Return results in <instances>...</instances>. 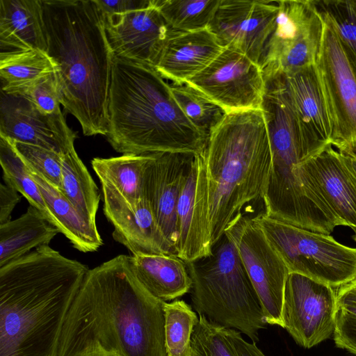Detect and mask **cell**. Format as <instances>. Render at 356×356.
<instances>
[{"label": "cell", "instance_id": "obj_1", "mask_svg": "<svg viewBox=\"0 0 356 356\" xmlns=\"http://www.w3.org/2000/svg\"><path fill=\"white\" fill-rule=\"evenodd\" d=\"M165 302L139 282L130 256L115 257L86 273L63 325L61 350L65 356H168Z\"/></svg>", "mask_w": 356, "mask_h": 356}, {"label": "cell", "instance_id": "obj_2", "mask_svg": "<svg viewBox=\"0 0 356 356\" xmlns=\"http://www.w3.org/2000/svg\"><path fill=\"white\" fill-rule=\"evenodd\" d=\"M272 162L261 109L229 113L197 155L196 230L213 248L249 203L262 199Z\"/></svg>", "mask_w": 356, "mask_h": 356}, {"label": "cell", "instance_id": "obj_3", "mask_svg": "<svg viewBox=\"0 0 356 356\" xmlns=\"http://www.w3.org/2000/svg\"><path fill=\"white\" fill-rule=\"evenodd\" d=\"M49 245L0 268V356H57L71 305L88 271Z\"/></svg>", "mask_w": 356, "mask_h": 356}, {"label": "cell", "instance_id": "obj_4", "mask_svg": "<svg viewBox=\"0 0 356 356\" xmlns=\"http://www.w3.org/2000/svg\"><path fill=\"white\" fill-rule=\"evenodd\" d=\"M46 52L56 67L60 104L87 136L108 131L113 54L94 0H41Z\"/></svg>", "mask_w": 356, "mask_h": 356}, {"label": "cell", "instance_id": "obj_5", "mask_svg": "<svg viewBox=\"0 0 356 356\" xmlns=\"http://www.w3.org/2000/svg\"><path fill=\"white\" fill-rule=\"evenodd\" d=\"M106 136L123 154L201 153L207 143L154 67L114 56Z\"/></svg>", "mask_w": 356, "mask_h": 356}, {"label": "cell", "instance_id": "obj_6", "mask_svg": "<svg viewBox=\"0 0 356 356\" xmlns=\"http://www.w3.org/2000/svg\"><path fill=\"white\" fill-rule=\"evenodd\" d=\"M186 263L192 280L191 301L198 315L258 341L267 325L262 305L227 237L218 241L210 256Z\"/></svg>", "mask_w": 356, "mask_h": 356}, {"label": "cell", "instance_id": "obj_7", "mask_svg": "<svg viewBox=\"0 0 356 356\" xmlns=\"http://www.w3.org/2000/svg\"><path fill=\"white\" fill-rule=\"evenodd\" d=\"M253 218L290 273L333 288L356 280V248L343 245L330 234L304 229L264 213Z\"/></svg>", "mask_w": 356, "mask_h": 356}, {"label": "cell", "instance_id": "obj_8", "mask_svg": "<svg viewBox=\"0 0 356 356\" xmlns=\"http://www.w3.org/2000/svg\"><path fill=\"white\" fill-rule=\"evenodd\" d=\"M275 26L259 62L265 81L316 64L323 21L313 0H279Z\"/></svg>", "mask_w": 356, "mask_h": 356}, {"label": "cell", "instance_id": "obj_9", "mask_svg": "<svg viewBox=\"0 0 356 356\" xmlns=\"http://www.w3.org/2000/svg\"><path fill=\"white\" fill-rule=\"evenodd\" d=\"M224 235L240 257L259 298L267 324L283 328L284 287L290 273L286 265L253 217L239 214Z\"/></svg>", "mask_w": 356, "mask_h": 356}, {"label": "cell", "instance_id": "obj_10", "mask_svg": "<svg viewBox=\"0 0 356 356\" xmlns=\"http://www.w3.org/2000/svg\"><path fill=\"white\" fill-rule=\"evenodd\" d=\"M316 62L332 126L331 145L356 147V64L332 27L323 21Z\"/></svg>", "mask_w": 356, "mask_h": 356}, {"label": "cell", "instance_id": "obj_11", "mask_svg": "<svg viewBox=\"0 0 356 356\" xmlns=\"http://www.w3.org/2000/svg\"><path fill=\"white\" fill-rule=\"evenodd\" d=\"M338 311L334 288L305 275L290 273L284 293V327L309 349L333 335Z\"/></svg>", "mask_w": 356, "mask_h": 356}, {"label": "cell", "instance_id": "obj_12", "mask_svg": "<svg viewBox=\"0 0 356 356\" xmlns=\"http://www.w3.org/2000/svg\"><path fill=\"white\" fill-rule=\"evenodd\" d=\"M186 83L204 93L227 113L261 109L266 90L260 66L243 54L228 48Z\"/></svg>", "mask_w": 356, "mask_h": 356}, {"label": "cell", "instance_id": "obj_13", "mask_svg": "<svg viewBox=\"0 0 356 356\" xmlns=\"http://www.w3.org/2000/svg\"><path fill=\"white\" fill-rule=\"evenodd\" d=\"M278 1L219 0L208 26L224 48L259 65L278 13Z\"/></svg>", "mask_w": 356, "mask_h": 356}, {"label": "cell", "instance_id": "obj_14", "mask_svg": "<svg viewBox=\"0 0 356 356\" xmlns=\"http://www.w3.org/2000/svg\"><path fill=\"white\" fill-rule=\"evenodd\" d=\"M104 19L114 56L154 67L167 40L176 32L170 27L153 0L147 8Z\"/></svg>", "mask_w": 356, "mask_h": 356}, {"label": "cell", "instance_id": "obj_15", "mask_svg": "<svg viewBox=\"0 0 356 356\" xmlns=\"http://www.w3.org/2000/svg\"><path fill=\"white\" fill-rule=\"evenodd\" d=\"M0 136L64 154L74 148L76 132L67 126L62 112L47 115L19 95L1 91Z\"/></svg>", "mask_w": 356, "mask_h": 356}, {"label": "cell", "instance_id": "obj_16", "mask_svg": "<svg viewBox=\"0 0 356 356\" xmlns=\"http://www.w3.org/2000/svg\"><path fill=\"white\" fill-rule=\"evenodd\" d=\"M196 154L154 153L144 173L143 197L148 201L163 235L176 254L177 203Z\"/></svg>", "mask_w": 356, "mask_h": 356}, {"label": "cell", "instance_id": "obj_17", "mask_svg": "<svg viewBox=\"0 0 356 356\" xmlns=\"http://www.w3.org/2000/svg\"><path fill=\"white\" fill-rule=\"evenodd\" d=\"M103 210L113 225V238L132 254H172L176 250L163 235L148 201L129 203L102 186Z\"/></svg>", "mask_w": 356, "mask_h": 356}, {"label": "cell", "instance_id": "obj_18", "mask_svg": "<svg viewBox=\"0 0 356 356\" xmlns=\"http://www.w3.org/2000/svg\"><path fill=\"white\" fill-rule=\"evenodd\" d=\"M275 78L286 94L306 145L316 154L331 144V121L316 64Z\"/></svg>", "mask_w": 356, "mask_h": 356}, {"label": "cell", "instance_id": "obj_19", "mask_svg": "<svg viewBox=\"0 0 356 356\" xmlns=\"http://www.w3.org/2000/svg\"><path fill=\"white\" fill-rule=\"evenodd\" d=\"M344 226L356 229V177L331 144L302 165Z\"/></svg>", "mask_w": 356, "mask_h": 356}, {"label": "cell", "instance_id": "obj_20", "mask_svg": "<svg viewBox=\"0 0 356 356\" xmlns=\"http://www.w3.org/2000/svg\"><path fill=\"white\" fill-rule=\"evenodd\" d=\"M224 49L208 29L175 32L167 40L154 68L165 79L186 83L207 67Z\"/></svg>", "mask_w": 356, "mask_h": 356}, {"label": "cell", "instance_id": "obj_21", "mask_svg": "<svg viewBox=\"0 0 356 356\" xmlns=\"http://www.w3.org/2000/svg\"><path fill=\"white\" fill-rule=\"evenodd\" d=\"M46 51L41 0H0V53Z\"/></svg>", "mask_w": 356, "mask_h": 356}, {"label": "cell", "instance_id": "obj_22", "mask_svg": "<svg viewBox=\"0 0 356 356\" xmlns=\"http://www.w3.org/2000/svg\"><path fill=\"white\" fill-rule=\"evenodd\" d=\"M134 274L154 297L172 301L191 291L192 280L186 263L172 254L131 255Z\"/></svg>", "mask_w": 356, "mask_h": 356}, {"label": "cell", "instance_id": "obj_23", "mask_svg": "<svg viewBox=\"0 0 356 356\" xmlns=\"http://www.w3.org/2000/svg\"><path fill=\"white\" fill-rule=\"evenodd\" d=\"M31 172L40 188L51 222L60 233L82 252L97 251L103 244L97 225L86 220L58 188L38 173Z\"/></svg>", "mask_w": 356, "mask_h": 356}, {"label": "cell", "instance_id": "obj_24", "mask_svg": "<svg viewBox=\"0 0 356 356\" xmlns=\"http://www.w3.org/2000/svg\"><path fill=\"white\" fill-rule=\"evenodd\" d=\"M58 233L41 211L29 205L20 217L0 225V268L32 249L49 245Z\"/></svg>", "mask_w": 356, "mask_h": 356}, {"label": "cell", "instance_id": "obj_25", "mask_svg": "<svg viewBox=\"0 0 356 356\" xmlns=\"http://www.w3.org/2000/svg\"><path fill=\"white\" fill-rule=\"evenodd\" d=\"M154 154L97 157L91 161V165L102 187L134 203L143 197L144 173Z\"/></svg>", "mask_w": 356, "mask_h": 356}, {"label": "cell", "instance_id": "obj_26", "mask_svg": "<svg viewBox=\"0 0 356 356\" xmlns=\"http://www.w3.org/2000/svg\"><path fill=\"white\" fill-rule=\"evenodd\" d=\"M56 72L47 53L38 49L0 53L2 92L22 95L42 79Z\"/></svg>", "mask_w": 356, "mask_h": 356}, {"label": "cell", "instance_id": "obj_27", "mask_svg": "<svg viewBox=\"0 0 356 356\" xmlns=\"http://www.w3.org/2000/svg\"><path fill=\"white\" fill-rule=\"evenodd\" d=\"M60 191L86 220L96 225L99 190L74 147L63 156Z\"/></svg>", "mask_w": 356, "mask_h": 356}, {"label": "cell", "instance_id": "obj_28", "mask_svg": "<svg viewBox=\"0 0 356 356\" xmlns=\"http://www.w3.org/2000/svg\"><path fill=\"white\" fill-rule=\"evenodd\" d=\"M185 115L206 138L222 121L227 112L202 91L188 83L170 84Z\"/></svg>", "mask_w": 356, "mask_h": 356}, {"label": "cell", "instance_id": "obj_29", "mask_svg": "<svg viewBox=\"0 0 356 356\" xmlns=\"http://www.w3.org/2000/svg\"><path fill=\"white\" fill-rule=\"evenodd\" d=\"M170 27L176 32L207 29L219 0H153Z\"/></svg>", "mask_w": 356, "mask_h": 356}, {"label": "cell", "instance_id": "obj_30", "mask_svg": "<svg viewBox=\"0 0 356 356\" xmlns=\"http://www.w3.org/2000/svg\"><path fill=\"white\" fill-rule=\"evenodd\" d=\"M0 163L6 184L16 189L30 205L37 208L52 223L40 188L30 169L11 141L2 136H0Z\"/></svg>", "mask_w": 356, "mask_h": 356}, {"label": "cell", "instance_id": "obj_31", "mask_svg": "<svg viewBox=\"0 0 356 356\" xmlns=\"http://www.w3.org/2000/svg\"><path fill=\"white\" fill-rule=\"evenodd\" d=\"M164 311L168 356H190L191 337L199 316L182 300L165 302Z\"/></svg>", "mask_w": 356, "mask_h": 356}, {"label": "cell", "instance_id": "obj_32", "mask_svg": "<svg viewBox=\"0 0 356 356\" xmlns=\"http://www.w3.org/2000/svg\"><path fill=\"white\" fill-rule=\"evenodd\" d=\"M322 19L334 31L356 64V0H313Z\"/></svg>", "mask_w": 356, "mask_h": 356}, {"label": "cell", "instance_id": "obj_33", "mask_svg": "<svg viewBox=\"0 0 356 356\" xmlns=\"http://www.w3.org/2000/svg\"><path fill=\"white\" fill-rule=\"evenodd\" d=\"M191 343L190 356H238L227 328L198 315Z\"/></svg>", "mask_w": 356, "mask_h": 356}, {"label": "cell", "instance_id": "obj_34", "mask_svg": "<svg viewBox=\"0 0 356 356\" xmlns=\"http://www.w3.org/2000/svg\"><path fill=\"white\" fill-rule=\"evenodd\" d=\"M10 141L31 170L38 173L54 187L60 190L63 154L40 147Z\"/></svg>", "mask_w": 356, "mask_h": 356}, {"label": "cell", "instance_id": "obj_35", "mask_svg": "<svg viewBox=\"0 0 356 356\" xmlns=\"http://www.w3.org/2000/svg\"><path fill=\"white\" fill-rule=\"evenodd\" d=\"M19 96L29 99L45 114L51 115L61 112L60 92L56 72L44 78Z\"/></svg>", "mask_w": 356, "mask_h": 356}, {"label": "cell", "instance_id": "obj_36", "mask_svg": "<svg viewBox=\"0 0 356 356\" xmlns=\"http://www.w3.org/2000/svg\"><path fill=\"white\" fill-rule=\"evenodd\" d=\"M333 337L337 347L356 356V316L338 310Z\"/></svg>", "mask_w": 356, "mask_h": 356}, {"label": "cell", "instance_id": "obj_37", "mask_svg": "<svg viewBox=\"0 0 356 356\" xmlns=\"http://www.w3.org/2000/svg\"><path fill=\"white\" fill-rule=\"evenodd\" d=\"M94 1L104 17L147 8L152 4V0Z\"/></svg>", "mask_w": 356, "mask_h": 356}, {"label": "cell", "instance_id": "obj_38", "mask_svg": "<svg viewBox=\"0 0 356 356\" xmlns=\"http://www.w3.org/2000/svg\"><path fill=\"white\" fill-rule=\"evenodd\" d=\"M19 192L8 184L0 186V225L10 220L11 213L19 202Z\"/></svg>", "mask_w": 356, "mask_h": 356}, {"label": "cell", "instance_id": "obj_39", "mask_svg": "<svg viewBox=\"0 0 356 356\" xmlns=\"http://www.w3.org/2000/svg\"><path fill=\"white\" fill-rule=\"evenodd\" d=\"M337 300L338 310L356 316V280L339 288Z\"/></svg>", "mask_w": 356, "mask_h": 356}, {"label": "cell", "instance_id": "obj_40", "mask_svg": "<svg viewBox=\"0 0 356 356\" xmlns=\"http://www.w3.org/2000/svg\"><path fill=\"white\" fill-rule=\"evenodd\" d=\"M227 332L238 356H266L255 343L245 341L238 331L227 328Z\"/></svg>", "mask_w": 356, "mask_h": 356}, {"label": "cell", "instance_id": "obj_41", "mask_svg": "<svg viewBox=\"0 0 356 356\" xmlns=\"http://www.w3.org/2000/svg\"><path fill=\"white\" fill-rule=\"evenodd\" d=\"M343 161L356 177V148H347L338 150Z\"/></svg>", "mask_w": 356, "mask_h": 356}, {"label": "cell", "instance_id": "obj_42", "mask_svg": "<svg viewBox=\"0 0 356 356\" xmlns=\"http://www.w3.org/2000/svg\"><path fill=\"white\" fill-rule=\"evenodd\" d=\"M85 356H117V355L111 354V353H105V352H95V353H90Z\"/></svg>", "mask_w": 356, "mask_h": 356}, {"label": "cell", "instance_id": "obj_43", "mask_svg": "<svg viewBox=\"0 0 356 356\" xmlns=\"http://www.w3.org/2000/svg\"><path fill=\"white\" fill-rule=\"evenodd\" d=\"M355 231V234L353 236V238L354 239V241L356 242V229L354 230Z\"/></svg>", "mask_w": 356, "mask_h": 356}]
</instances>
